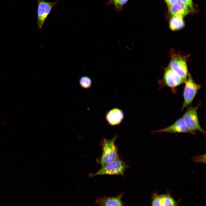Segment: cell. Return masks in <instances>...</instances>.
Masks as SVG:
<instances>
[{
	"instance_id": "5b68a950",
	"label": "cell",
	"mask_w": 206,
	"mask_h": 206,
	"mask_svg": "<svg viewBox=\"0 0 206 206\" xmlns=\"http://www.w3.org/2000/svg\"><path fill=\"white\" fill-rule=\"evenodd\" d=\"M37 23L40 30L42 29L44 22L47 17L50 13L53 7L60 1H57L54 2H49L44 0H37Z\"/></svg>"
},
{
	"instance_id": "4fadbf2b",
	"label": "cell",
	"mask_w": 206,
	"mask_h": 206,
	"mask_svg": "<svg viewBox=\"0 0 206 206\" xmlns=\"http://www.w3.org/2000/svg\"><path fill=\"white\" fill-rule=\"evenodd\" d=\"M162 206H178L177 202L169 193L160 195Z\"/></svg>"
},
{
	"instance_id": "e0dca14e",
	"label": "cell",
	"mask_w": 206,
	"mask_h": 206,
	"mask_svg": "<svg viewBox=\"0 0 206 206\" xmlns=\"http://www.w3.org/2000/svg\"><path fill=\"white\" fill-rule=\"evenodd\" d=\"M182 3L187 5L189 8H192V0H179Z\"/></svg>"
},
{
	"instance_id": "9c48e42d",
	"label": "cell",
	"mask_w": 206,
	"mask_h": 206,
	"mask_svg": "<svg viewBox=\"0 0 206 206\" xmlns=\"http://www.w3.org/2000/svg\"><path fill=\"white\" fill-rule=\"evenodd\" d=\"M187 133L195 134L190 131L185 124L182 118L177 120L174 124L166 128L153 131V133Z\"/></svg>"
},
{
	"instance_id": "2e32d148",
	"label": "cell",
	"mask_w": 206,
	"mask_h": 206,
	"mask_svg": "<svg viewBox=\"0 0 206 206\" xmlns=\"http://www.w3.org/2000/svg\"><path fill=\"white\" fill-rule=\"evenodd\" d=\"M129 0H120L114 6L115 11L120 12L122 11L123 6L128 2Z\"/></svg>"
},
{
	"instance_id": "8fae6325",
	"label": "cell",
	"mask_w": 206,
	"mask_h": 206,
	"mask_svg": "<svg viewBox=\"0 0 206 206\" xmlns=\"http://www.w3.org/2000/svg\"><path fill=\"white\" fill-rule=\"evenodd\" d=\"M169 8V12L173 16L179 15L183 17L189 12V7L180 1Z\"/></svg>"
},
{
	"instance_id": "277c9868",
	"label": "cell",
	"mask_w": 206,
	"mask_h": 206,
	"mask_svg": "<svg viewBox=\"0 0 206 206\" xmlns=\"http://www.w3.org/2000/svg\"><path fill=\"white\" fill-rule=\"evenodd\" d=\"M185 82L183 94L184 101L181 110H183L192 103L198 91L202 87L201 85L195 82L189 74Z\"/></svg>"
},
{
	"instance_id": "52a82bcc",
	"label": "cell",
	"mask_w": 206,
	"mask_h": 206,
	"mask_svg": "<svg viewBox=\"0 0 206 206\" xmlns=\"http://www.w3.org/2000/svg\"><path fill=\"white\" fill-rule=\"evenodd\" d=\"M163 81L165 85L172 88H176L185 82L178 74L169 67L165 70Z\"/></svg>"
},
{
	"instance_id": "ac0fdd59",
	"label": "cell",
	"mask_w": 206,
	"mask_h": 206,
	"mask_svg": "<svg viewBox=\"0 0 206 206\" xmlns=\"http://www.w3.org/2000/svg\"><path fill=\"white\" fill-rule=\"evenodd\" d=\"M120 0H108L106 3V6L113 5L114 6Z\"/></svg>"
},
{
	"instance_id": "7a4b0ae2",
	"label": "cell",
	"mask_w": 206,
	"mask_h": 206,
	"mask_svg": "<svg viewBox=\"0 0 206 206\" xmlns=\"http://www.w3.org/2000/svg\"><path fill=\"white\" fill-rule=\"evenodd\" d=\"M199 103L196 106L188 107L182 118L188 129L195 132L197 131L205 134V131L201 127L198 120L197 111L200 104Z\"/></svg>"
},
{
	"instance_id": "8992f818",
	"label": "cell",
	"mask_w": 206,
	"mask_h": 206,
	"mask_svg": "<svg viewBox=\"0 0 206 206\" xmlns=\"http://www.w3.org/2000/svg\"><path fill=\"white\" fill-rule=\"evenodd\" d=\"M169 67L178 74L185 82L187 79L188 71L185 60L177 54L172 56Z\"/></svg>"
},
{
	"instance_id": "30bf717a",
	"label": "cell",
	"mask_w": 206,
	"mask_h": 206,
	"mask_svg": "<svg viewBox=\"0 0 206 206\" xmlns=\"http://www.w3.org/2000/svg\"><path fill=\"white\" fill-rule=\"evenodd\" d=\"M124 117L122 110L118 108H114L107 112L105 116L106 120L111 126L120 124Z\"/></svg>"
},
{
	"instance_id": "6da1fadb",
	"label": "cell",
	"mask_w": 206,
	"mask_h": 206,
	"mask_svg": "<svg viewBox=\"0 0 206 206\" xmlns=\"http://www.w3.org/2000/svg\"><path fill=\"white\" fill-rule=\"evenodd\" d=\"M116 136L110 139H103L101 142L102 153L100 159L101 167L117 159L118 152L115 143Z\"/></svg>"
},
{
	"instance_id": "7c38bea8",
	"label": "cell",
	"mask_w": 206,
	"mask_h": 206,
	"mask_svg": "<svg viewBox=\"0 0 206 206\" xmlns=\"http://www.w3.org/2000/svg\"><path fill=\"white\" fill-rule=\"evenodd\" d=\"M183 17L179 15H173L170 19L169 26L170 29L175 31L180 29L185 25Z\"/></svg>"
},
{
	"instance_id": "d6986e66",
	"label": "cell",
	"mask_w": 206,
	"mask_h": 206,
	"mask_svg": "<svg viewBox=\"0 0 206 206\" xmlns=\"http://www.w3.org/2000/svg\"><path fill=\"white\" fill-rule=\"evenodd\" d=\"M167 3L168 7H169L178 2L179 0H165Z\"/></svg>"
},
{
	"instance_id": "9a60e30c",
	"label": "cell",
	"mask_w": 206,
	"mask_h": 206,
	"mask_svg": "<svg viewBox=\"0 0 206 206\" xmlns=\"http://www.w3.org/2000/svg\"><path fill=\"white\" fill-rule=\"evenodd\" d=\"M151 206H162L160 197L157 193L154 192L151 197Z\"/></svg>"
},
{
	"instance_id": "ba28073f",
	"label": "cell",
	"mask_w": 206,
	"mask_h": 206,
	"mask_svg": "<svg viewBox=\"0 0 206 206\" xmlns=\"http://www.w3.org/2000/svg\"><path fill=\"white\" fill-rule=\"evenodd\" d=\"M123 193L112 196H103L98 198L95 204L98 206H125L122 200Z\"/></svg>"
},
{
	"instance_id": "3957f363",
	"label": "cell",
	"mask_w": 206,
	"mask_h": 206,
	"mask_svg": "<svg viewBox=\"0 0 206 206\" xmlns=\"http://www.w3.org/2000/svg\"><path fill=\"white\" fill-rule=\"evenodd\" d=\"M127 167L125 162L121 160L117 159L101 167L97 172L90 174V176L104 175H122Z\"/></svg>"
},
{
	"instance_id": "5bb4252c",
	"label": "cell",
	"mask_w": 206,
	"mask_h": 206,
	"mask_svg": "<svg viewBox=\"0 0 206 206\" xmlns=\"http://www.w3.org/2000/svg\"><path fill=\"white\" fill-rule=\"evenodd\" d=\"M79 83L80 86L82 88L88 89L91 86L92 80L91 78L88 76H82L80 78Z\"/></svg>"
}]
</instances>
